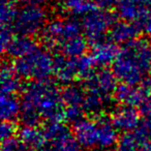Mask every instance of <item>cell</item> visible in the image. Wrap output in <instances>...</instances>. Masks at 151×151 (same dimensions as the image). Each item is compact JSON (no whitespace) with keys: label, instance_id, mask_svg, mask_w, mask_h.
Listing matches in <instances>:
<instances>
[{"label":"cell","instance_id":"7402d4cb","mask_svg":"<svg viewBox=\"0 0 151 151\" xmlns=\"http://www.w3.org/2000/svg\"><path fill=\"white\" fill-rule=\"evenodd\" d=\"M17 12L18 9H16L15 3L9 0H1V12H0L1 27H13Z\"/></svg>","mask_w":151,"mask_h":151},{"label":"cell","instance_id":"e0dca14e","mask_svg":"<svg viewBox=\"0 0 151 151\" xmlns=\"http://www.w3.org/2000/svg\"><path fill=\"white\" fill-rule=\"evenodd\" d=\"M139 31L140 29L138 27V24L121 20L119 22H115L109 35L112 42L124 46L132 40L138 38Z\"/></svg>","mask_w":151,"mask_h":151},{"label":"cell","instance_id":"9c48e42d","mask_svg":"<svg viewBox=\"0 0 151 151\" xmlns=\"http://www.w3.org/2000/svg\"><path fill=\"white\" fill-rule=\"evenodd\" d=\"M44 129L48 139V151H83L73 132L61 122H50Z\"/></svg>","mask_w":151,"mask_h":151},{"label":"cell","instance_id":"d6986e66","mask_svg":"<svg viewBox=\"0 0 151 151\" xmlns=\"http://www.w3.org/2000/svg\"><path fill=\"white\" fill-rule=\"evenodd\" d=\"M21 76L15 65L3 62L1 68V92L2 94H16L22 88Z\"/></svg>","mask_w":151,"mask_h":151},{"label":"cell","instance_id":"30bf717a","mask_svg":"<svg viewBox=\"0 0 151 151\" xmlns=\"http://www.w3.org/2000/svg\"><path fill=\"white\" fill-rule=\"evenodd\" d=\"M151 91L146 85H126L117 87L115 97L121 105L136 107L142 106L149 99Z\"/></svg>","mask_w":151,"mask_h":151},{"label":"cell","instance_id":"5bb4252c","mask_svg":"<svg viewBox=\"0 0 151 151\" xmlns=\"http://www.w3.org/2000/svg\"><path fill=\"white\" fill-rule=\"evenodd\" d=\"M118 151H151V141L138 128L124 132L117 143Z\"/></svg>","mask_w":151,"mask_h":151},{"label":"cell","instance_id":"7a4b0ae2","mask_svg":"<svg viewBox=\"0 0 151 151\" xmlns=\"http://www.w3.org/2000/svg\"><path fill=\"white\" fill-rule=\"evenodd\" d=\"M117 80L126 85H141L151 76V40L138 37L124 45L113 63Z\"/></svg>","mask_w":151,"mask_h":151},{"label":"cell","instance_id":"cb8c5ba5","mask_svg":"<svg viewBox=\"0 0 151 151\" xmlns=\"http://www.w3.org/2000/svg\"><path fill=\"white\" fill-rule=\"evenodd\" d=\"M1 139L2 141L4 140H9V139L15 138V134H17V128L16 126L13 124V122H7V121H3V123L1 124Z\"/></svg>","mask_w":151,"mask_h":151},{"label":"cell","instance_id":"3957f363","mask_svg":"<svg viewBox=\"0 0 151 151\" xmlns=\"http://www.w3.org/2000/svg\"><path fill=\"white\" fill-rule=\"evenodd\" d=\"M42 40L49 49L67 58L85 55L88 42L81 23L73 18H57L50 21L42 31Z\"/></svg>","mask_w":151,"mask_h":151},{"label":"cell","instance_id":"d6a6232c","mask_svg":"<svg viewBox=\"0 0 151 151\" xmlns=\"http://www.w3.org/2000/svg\"><path fill=\"white\" fill-rule=\"evenodd\" d=\"M140 1H143V2H145L147 5H148V3H149V0H140Z\"/></svg>","mask_w":151,"mask_h":151},{"label":"cell","instance_id":"4dcf8cb0","mask_svg":"<svg viewBox=\"0 0 151 151\" xmlns=\"http://www.w3.org/2000/svg\"><path fill=\"white\" fill-rule=\"evenodd\" d=\"M143 84L146 85V86L148 87V88L150 89V91H151V77H150V78L147 79V80L145 81V82H143Z\"/></svg>","mask_w":151,"mask_h":151},{"label":"cell","instance_id":"44dd1931","mask_svg":"<svg viewBox=\"0 0 151 151\" xmlns=\"http://www.w3.org/2000/svg\"><path fill=\"white\" fill-rule=\"evenodd\" d=\"M62 6L67 13L76 17H84L96 9L92 0H62Z\"/></svg>","mask_w":151,"mask_h":151},{"label":"cell","instance_id":"52a82bcc","mask_svg":"<svg viewBox=\"0 0 151 151\" xmlns=\"http://www.w3.org/2000/svg\"><path fill=\"white\" fill-rule=\"evenodd\" d=\"M94 61L91 56L83 55L75 58L58 56L55 58L54 73L60 82L70 84L73 80H86L94 71Z\"/></svg>","mask_w":151,"mask_h":151},{"label":"cell","instance_id":"83f0119b","mask_svg":"<svg viewBox=\"0 0 151 151\" xmlns=\"http://www.w3.org/2000/svg\"><path fill=\"white\" fill-rule=\"evenodd\" d=\"M141 113L146 119H151V99H148L141 106Z\"/></svg>","mask_w":151,"mask_h":151},{"label":"cell","instance_id":"484cf974","mask_svg":"<svg viewBox=\"0 0 151 151\" xmlns=\"http://www.w3.org/2000/svg\"><path fill=\"white\" fill-rule=\"evenodd\" d=\"M119 0H93L95 7L96 9H108L112 6L117 5Z\"/></svg>","mask_w":151,"mask_h":151},{"label":"cell","instance_id":"f546056e","mask_svg":"<svg viewBox=\"0 0 151 151\" xmlns=\"http://www.w3.org/2000/svg\"><path fill=\"white\" fill-rule=\"evenodd\" d=\"M15 4H22V5H30V4H42L45 0H9Z\"/></svg>","mask_w":151,"mask_h":151},{"label":"cell","instance_id":"ba28073f","mask_svg":"<svg viewBox=\"0 0 151 151\" xmlns=\"http://www.w3.org/2000/svg\"><path fill=\"white\" fill-rule=\"evenodd\" d=\"M115 24V18L108 9H94L82 17V30L90 44L95 45L105 40Z\"/></svg>","mask_w":151,"mask_h":151},{"label":"cell","instance_id":"7c38bea8","mask_svg":"<svg viewBox=\"0 0 151 151\" xmlns=\"http://www.w3.org/2000/svg\"><path fill=\"white\" fill-rule=\"evenodd\" d=\"M111 121L117 130H122L124 132H134L141 125L139 112L134 107L123 105L114 110L112 113Z\"/></svg>","mask_w":151,"mask_h":151},{"label":"cell","instance_id":"9a60e30c","mask_svg":"<svg viewBox=\"0 0 151 151\" xmlns=\"http://www.w3.org/2000/svg\"><path fill=\"white\" fill-rule=\"evenodd\" d=\"M120 50L118 49L117 44L112 42L111 40H104L97 44L93 45L91 55L93 61L99 66H107L113 64L119 55Z\"/></svg>","mask_w":151,"mask_h":151},{"label":"cell","instance_id":"f1b7e54d","mask_svg":"<svg viewBox=\"0 0 151 151\" xmlns=\"http://www.w3.org/2000/svg\"><path fill=\"white\" fill-rule=\"evenodd\" d=\"M141 130L144 132V134L151 141V119H145L142 125L139 126Z\"/></svg>","mask_w":151,"mask_h":151},{"label":"cell","instance_id":"2e32d148","mask_svg":"<svg viewBox=\"0 0 151 151\" xmlns=\"http://www.w3.org/2000/svg\"><path fill=\"white\" fill-rule=\"evenodd\" d=\"M19 139L28 148L34 151H48V139L44 128L24 126L19 132Z\"/></svg>","mask_w":151,"mask_h":151},{"label":"cell","instance_id":"1f68e13d","mask_svg":"<svg viewBox=\"0 0 151 151\" xmlns=\"http://www.w3.org/2000/svg\"><path fill=\"white\" fill-rule=\"evenodd\" d=\"M148 7H149V11L151 12V0H149V3H148Z\"/></svg>","mask_w":151,"mask_h":151},{"label":"cell","instance_id":"8fae6325","mask_svg":"<svg viewBox=\"0 0 151 151\" xmlns=\"http://www.w3.org/2000/svg\"><path fill=\"white\" fill-rule=\"evenodd\" d=\"M116 83L117 78L113 70L101 68L99 70H94L85 80V87L96 90L108 96H112V94L117 90Z\"/></svg>","mask_w":151,"mask_h":151},{"label":"cell","instance_id":"d4e9b609","mask_svg":"<svg viewBox=\"0 0 151 151\" xmlns=\"http://www.w3.org/2000/svg\"><path fill=\"white\" fill-rule=\"evenodd\" d=\"M13 29L9 27H1V34H0V45H1V51L4 52L6 47L9 46V42L13 38Z\"/></svg>","mask_w":151,"mask_h":151},{"label":"cell","instance_id":"8992f818","mask_svg":"<svg viewBox=\"0 0 151 151\" xmlns=\"http://www.w3.org/2000/svg\"><path fill=\"white\" fill-rule=\"evenodd\" d=\"M48 18V11L42 4L23 5L18 9L12 29L17 31V34L32 37L42 33L49 23Z\"/></svg>","mask_w":151,"mask_h":151},{"label":"cell","instance_id":"ac0fdd59","mask_svg":"<svg viewBox=\"0 0 151 151\" xmlns=\"http://www.w3.org/2000/svg\"><path fill=\"white\" fill-rule=\"evenodd\" d=\"M36 48H38V47L32 37L17 34V35L13 36L9 46L6 47L3 53H6L9 57L15 58L17 60V59L22 58V57L31 53Z\"/></svg>","mask_w":151,"mask_h":151},{"label":"cell","instance_id":"603a6c76","mask_svg":"<svg viewBox=\"0 0 151 151\" xmlns=\"http://www.w3.org/2000/svg\"><path fill=\"white\" fill-rule=\"evenodd\" d=\"M1 151H34L32 149L28 148L25 144L22 143L20 139L12 138L9 140L2 141Z\"/></svg>","mask_w":151,"mask_h":151},{"label":"cell","instance_id":"5b68a950","mask_svg":"<svg viewBox=\"0 0 151 151\" xmlns=\"http://www.w3.org/2000/svg\"><path fill=\"white\" fill-rule=\"evenodd\" d=\"M15 67L21 78L31 81L48 80L55 69V58L46 49L36 48L26 56L16 60Z\"/></svg>","mask_w":151,"mask_h":151},{"label":"cell","instance_id":"4fadbf2b","mask_svg":"<svg viewBox=\"0 0 151 151\" xmlns=\"http://www.w3.org/2000/svg\"><path fill=\"white\" fill-rule=\"evenodd\" d=\"M116 11L121 20L136 24L141 23L150 13L148 5L140 0H119Z\"/></svg>","mask_w":151,"mask_h":151},{"label":"cell","instance_id":"4316f807","mask_svg":"<svg viewBox=\"0 0 151 151\" xmlns=\"http://www.w3.org/2000/svg\"><path fill=\"white\" fill-rule=\"evenodd\" d=\"M141 29L149 36L151 37V12L145 17V19L141 22Z\"/></svg>","mask_w":151,"mask_h":151},{"label":"cell","instance_id":"ffe728a7","mask_svg":"<svg viewBox=\"0 0 151 151\" xmlns=\"http://www.w3.org/2000/svg\"><path fill=\"white\" fill-rule=\"evenodd\" d=\"M22 101L15 94H2L0 99V116L3 121L12 122L21 115Z\"/></svg>","mask_w":151,"mask_h":151},{"label":"cell","instance_id":"277c9868","mask_svg":"<svg viewBox=\"0 0 151 151\" xmlns=\"http://www.w3.org/2000/svg\"><path fill=\"white\" fill-rule=\"evenodd\" d=\"M73 134L83 149L109 151L117 146V128L105 117L84 118L73 123Z\"/></svg>","mask_w":151,"mask_h":151},{"label":"cell","instance_id":"836d02e7","mask_svg":"<svg viewBox=\"0 0 151 151\" xmlns=\"http://www.w3.org/2000/svg\"><path fill=\"white\" fill-rule=\"evenodd\" d=\"M92 1H93V0H92Z\"/></svg>","mask_w":151,"mask_h":151},{"label":"cell","instance_id":"6da1fadb","mask_svg":"<svg viewBox=\"0 0 151 151\" xmlns=\"http://www.w3.org/2000/svg\"><path fill=\"white\" fill-rule=\"evenodd\" d=\"M20 118L24 126H38L42 120L48 123L61 122L64 118V104L57 85L44 80L25 86Z\"/></svg>","mask_w":151,"mask_h":151}]
</instances>
